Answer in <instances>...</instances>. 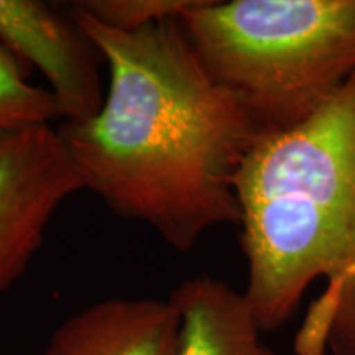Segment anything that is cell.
<instances>
[{
    "label": "cell",
    "mask_w": 355,
    "mask_h": 355,
    "mask_svg": "<svg viewBox=\"0 0 355 355\" xmlns=\"http://www.w3.org/2000/svg\"><path fill=\"white\" fill-rule=\"evenodd\" d=\"M69 12L107 66L99 110L58 125L84 189L176 250L239 225L235 176L263 132L207 73L180 19L123 32L76 3Z\"/></svg>",
    "instance_id": "cell-1"
},
{
    "label": "cell",
    "mask_w": 355,
    "mask_h": 355,
    "mask_svg": "<svg viewBox=\"0 0 355 355\" xmlns=\"http://www.w3.org/2000/svg\"><path fill=\"white\" fill-rule=\"evenodd\" d=\"M235 194L242 293L260 329L285 326L322 278L295 354L355 355V74L303 122L261 133Z\"/></svg>",
    "instance_id": "cell-2"
},
{
    "label": "cell",
    "mask_w": 355,
    "mask_h": 355,
    "mask_svg": "<svg viewBox=\"0 0 355 355\" xmlns=\"http://www.w3.org/2000/svg\"><path fill=\"white\" fill-rule=\"evenodd\" d=\"M180 21L261 132L303 122L355 74V0H194Z\"/></svg>",
    "instance_id": "cell-3"
},
{
    "label": "cell",
    "mask_w": 355,
    "mask_h": 355,
    "mask_svg": "<svg viewBox=\"0 0 355 355\" xmlns=\"http://www.w3.org/2000/svg\"><path fill=\"white\" fill-rule=\"evenodd\" d=\"M83 189L58 127L0 133V293L26 272L58 207Z\"/></svg>",
    "instance_id": "cell-4"
},
{
    "label": "cell",
    "mask_w": 355,
    "mask_h": 355,
    "mask_svg": "<svg viewBox=\"0 0 355 355\" xmlns=\"http://www.w3.org/2000/svg\"><path fill=\"white\" fill-rule=\"evenodd\" d=\"M0 44L43 74L63 121H84L99 110L104 61L71 12L63 15L40 0H0Z\"/></svg>",
    "instance_id": "cell-5"
},
{
    "label": "cell",
    "mask_w": 355,
    "mask_h": 355,
    "mask_svg": "<svg viewBox=\"0 0 355 355\" xmlns=\"http://www.w3.org/2000/svg\"><path fill=\"white\" fill-rule=\"evenodd\" d=\"M43 355H180V316L170 298H105L66 318Z\"/></svg>",
    "instance_id": "cell-6"
},
{
    "label": "cell",
    "mask_w": 355,
    "mask_h": 355,
    "mask_svg": "<svg viewBox=\"0 0 355 355\" xmlns=\"http://www.w3.org/2000/svg\"><path fill=\"white\" fill-rule=\"evenodd\" d=\"M168 298L180 316V355H275L243 293L222 279L186 278Z\"/></svg>",
    "instance_id": "cell-7"
},
{
    "label": "cell",
    "mask_w": 355,
    "mask_h": 355,
    "mask_svg": "<svg viewBox=\"0 0 355 355\" xmlns=\"http://www.w3.org/2000/svg\"><path fill=\"white\" fill-rule=\"evenodd\" d=\"M55 117L60 114L51 92L26 81L20 61L0 44V133L51 123Z\"/></svg>",
    "instance_id": "cell-8"
},
{
    "label": "cell",
    "mask_w": 355,
    "mask_h": 355,
    "mask_svg": "<svg viewBox=\"0 0 355 355\" xmlns=\"http://www.w3.org/2000/svg\"><path fill=\"white\" fill-rule=\"evenodd\" d=\"M194 0H87L76 6L110 28L130 30L144 28L166 19H180Z\"/></svg>",
    "instance_id": "cell-9"
}]
</instances>
